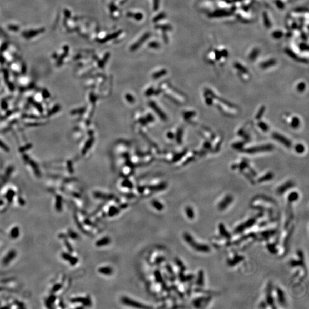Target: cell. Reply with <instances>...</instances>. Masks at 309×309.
Returning <instances> with one entry per match:
<instances>
[{
	"mask_svg": "<svg viewBox=\"0 0 309 309\" xmlns=\"http://www.w3.org/2000/svg\"><path fill=\"white\" fill-rule=\"evenodd\" d=\"M183 238L189 246L196 251L202 253H208L211 251V248L208 246H207V245L202 244V243L196 242L192 235L188 232L184 233Z\"/></svg>",
	"mask_w": 309,
	"mask_h": 309,
	"instance_id": "6da1fadb",
	"label": "cell"
},
{
	"mask_svg": "<svg viewBox=\"0 0 309 309\" xmlns=\"http://www.w3.org/2000/svg\"><path fill=\"white\" fill-rule=\"evenodd\" d=\"M121 301L124 305L129 306H131V307H135V308H152L149 306H148L144 305L142 303H139V302H138L136 301H134V300H132V299H131V298L127 297H123L121 298Z\"/></svg>",
	"mask_w": 309,
	"mask_h": 309,
	"instance_id": "7a4b0ae2",
	"label": "cell"
},
{
	"mask_svg": "<svg viewBox=\"0 0 309 309\" xmlns=\"http://www.w3.org/2000/svg\"><path fill=\"white\" fill-rule=\"evenodd\" d=\"M283 119H287L288 121H288L287 124L288 125L289 127H291L293 129H297V128L300 127V126L301 124V120L298 116H291L290 114H286L285 116L283 117Z\"/></svg>",
	"mask_w": 309,
	"mask_h": 309,
	"instance_id": "3957f363",
	"label": "cell"
},
{
	"mask_svg": "<svg viewBox=\"0 0 309 309\" xmlns=\"http://www.w3.org/2000/svg\"><path fill=\"white\" fill-rule=\"evenodd\" d=\"M234 200V198L231 195H226L225 198L220 202L218 205V208L219 211H225L227 208L231 205Z\"/></svg>",
	"mask_w": 309,
	"mask_h": 309,
	"instance_id": "277c9868",
	"label": "cell"
},
{
	"mask_svg": "<svg viewBox=\"0 0 309 309\" xmlns=\"http://www.w3.org/2000/svg\"><path fill=\"white\" fill-rule=\"evenodd\" d=\"M256 223V219L254 218H252L250 219H248V221H246L245 223H243L242 224L239 225L236 228L235 230V232L236 234H239V233L242 232L244 230H246L251 226L254 225Z\"/></svg>",
	"mask_w": 309,
	"mask_h": 309,
	"instance_id": "5b68a950",
	"label": "cell"
},
{
	"mask_svg": "<svg viewBox=\"0 0 309 309\" xmlns=\"http://www.w3.org/2000/svg\"><path fill=\"white\" fill-rule=\"evenodd\" d=\"M210 301H211V297H199L193 300L192 304L196 308L205 307Z\"/></svg>",
	"mask_w": 309,
	"mask_h": 309,
	"instance_id": "8992f818",
	"label": "cell"
},
{
	"mask_svg": "<svg viewBox=\"0 0 309 309\" xmlns=\"http://www.w3.org/2000/svg\"><path fill=\"white\" fill-rule=\"evenodd\" d=\"M272 137H273L274 139H275L277 141H278L279 143L283 144V145L287 148H289L291 145V141L289 140V139H288L287 137H286L285 136L283 135V134L275 132L273 134Z\"/></svg>",
	"mask_w": 309,
	"mask_h": 309,
	"instance_id": "52a82bcc",
	"label": "cell"
},
{
	"mask_svg": "<svg viewBox=\"0 0 309 309\" xmlns=\"http://www.w3.org/2000/svg\"><path fill=\"white\" fill-rule=\"evenodd\" d=\"M294 186V183L293 182H292L291 180H289V181L283 184V185H281L280 187H279L277 190V191L278 194L281 195L285 193L287 190L292 188Z\"/></svg>",
	"mask_w": 309,
	"mask_h": 309,
	"instance_id": "ba28073f",
	"label": "cell"
},
{
	"mask_svg": "<svg viewBox=\"0 0 309 309\" xmlns=\"http://www.w3.org/2000/svg\"><path fill=\"white\" fill-rule=\"evenodd\" d=\"M266 301L267 303L270 305L272 308H275L274 306V300L273 297L272 295V289L271 286L269 285L267 288V291H266Z\"/></svg>",
	"mask_w": 309,
	"mask_h": 309,
	"instance_id": "9c48e42d",
	"label": "cell"
},
{
	"mask_svg": "<svg viewBox=\"0 0 309 309\" xmlns=\"http://www.w3.org/2000/svg\"><path fill=\"white\" fill-rule=\"evenodd\" d=\"M276 292L277 294L278 297V301L281 305H285L286 303V297L284 292L281 288L277 287L276 288Z\"/></svg>",
	"mask_w": 309,
	"mask_h": 309,
	"instance_id": "30bf717a",
	"label": "cell"
},
{
	"mask_svg": "<svg viewBox=\"0 0 309 309\" xmlns=\"http://www.w3.org/2000/svg\"><path fill=\"white\" fill-rule=\"evenodd\" d=\"M72 302H81L83 303L85 306H91L92 305V301L90 298V297H88L87 298H83V297H78L75 298L72 300Z\"/></svg>",
	"mask_w": 309,
	"mask_h": 309,
	"instance_id": "8fae6325",
	"label": "cell"
},
{
	"mask_svg": "<svg viewBox=\"0 0 309 309\" xmlns=\"http://www.w3.org/2000/svg\"><path fill=\"white\" fill-rule=\"evenodd\" d=\"M219 230L220 235H221L222 237L230 240L231 238V235H230V233L228 232L227 230H226L225 225L223 223H221L219 225Z\"/></svg>",
	"mask_w": 309,
	"mask_h": 309,
	"instance_id": "7c38bea8",
	"label": "cell"
},
{
	"mask_svg": "<svg viewBox=\"0 0 309 309\" xmlns=\"http://www.w3.org/2000/svg\"><path fill=\"white\" fill-rule=\"evenodd\" d=\"M111 242V238L109 237H108V236H105V237H103L101 239L98 240L96 242V246L98 247H103V246H106L110 244Z\"/></svg>",
	"mask_w": 309,
	"mask_h": 309,
	"instance_id": "4fadbf2b",
	"label": "cell"
},
{
	"mask_svg": "<svg viewBox=\"0 0 309 309\" xmlns=\"http://www.w3.org/2000/svg\"><path fill=\"white\" fill-rule=\"evenodd\" d=\"M149 36H150L149 33H146L144 36H143V37H141L140 40L136 42V44H134L133 45H132V47H131V50L134 51V50H136V49H137L141 44H142V43L144 41H145L147 40L148 37H149Z\"/></svg>",
	"mask_w": 309,
	"mask_h": 309,
	"instance_id": "5bb4252c",
	"label": "cell"
},
{
	"mask_svg": "<svg viewBox=\"0 0 309 309\" xmlns=\"http://www.w3.org/2000/svg\"><path fill=\"white\" fill-rule=\"evenodd\" d=\"M98 271L100 274L105 275H111L113 274V270L111 267L109 266H105V267H101L98 268Z\"/></svg>",
	"mask_w": 309,
	"mask_h": 309,
	"instance_id": "9a60e30c",
	"label": "cell"
},
{
	"mask_svg": "<svg viewBox=\"0 0 309 309\" xmlns=\"http://www.w3.org/2000/svg\"><path fill=\"white\" fill-rule=\"evenodd\" d=\"M94 196L97 199H101L103 200H113L114 196L112 195H107L101 192H94Z\"/></svg>",
	"mask_w": 309,
	"mask_h": 309,
	"instance_id": "2e32d148",
	"label": "cell"
},
{
	"mask_svg": "<svg viewBox=\"0 0 309 309\" xmlns=\"http://www.w3.org/2000/svg\"><path fill=\"white\" fill-rule=\"evenodd\" d=\"M120 212V209L119 207L114 206H111L109 207V210L108 211V215L110 217H113L119 214Z\"/></svg>",
	"mask_w": 309,
	"mask_h": 309,
	"instance_id": "e0dca14e",
	"label": "cell"
},
{
	"mask_svg": "<svg viewBox=\"0 0 309 309\" xmlns=\"http://www.w3.org/2000/svg\"><path fill=\"white\" fill-rule=\"evenodd\" d=\"M243 259H244V257H243V256L238 255L236 254L234 257L232 258V259H231V260H229L228 261V264L230 266H234L237 264V263L243 261Z\"/></svg>",
	"mask_w": 309,
	"mask_h": 309,
	"instance_id": "ac0fdd59",
	"label": "cell"
},
{
	"mask_svg": "<svg viewBox=\"0 0 309 309\" xmlns=\"http://www.w3.org/2000/svg\"><path fill=\"white\" fill-rule=\"evenodd\" d=\"M205 276H204V272L202 270H200L198 272V278L196 279V284L199 286H202L203 285L205 284Z\"/></svg>",
	"mask_w": 309,
	"mask_h": 309,
	"instance_id": "d6986e66",
	"label": "cell"
},
{
	"mask_svg": "<svg viewBox=\"0 0 309 309\" xmlns=\"http://www.w3.org/2000/svg\"><path fill=\"white\" fill-rule=\"evenodd\" d=\"M275 232H276L275 230H268V231H265V232H261V236L262 237V239H267L270 238L272 235L275 234Z\"/></svg>",
	"mask_w": 309,
	"mask_h": 309,
	"instance_id": "ffe728a7",
	"label": "cell"
},
{
	"mask_svg": "<svg viewBox=\"0 0 309 309\" xmlns=\"http://www.w3.org/2000/svg\"><path fill=\"white\" fill-rule=\"evenodd\" d=\"M185 211H186V215L187 216V218H188L189 219L192 220L194 218L195 213H194V211H193V210L191 207H190V206L186 207Z\"/></svg>",
	"mask_w": 309,
	"mask_h": 309,
	"instance_id": "44dd1931",
	"label": "cell"
},
{
	"mask_svg": "<svg viewBox=\"0 0 309 309\" xmlns=\"http://www.w3.org/2000/svg\"><path fill=\"white\" fill-rule=\"evenodd\" d=\"M151 205L154 208V209H156L157 211H162V210L164 209V205L163 204L161 203L160 202L157 201L156 200H152V202H151Z\"/></svg>",
	"mask_w": 309,
	"mask_h": 309,
	"instance_id": "7402d4cb",
	"label": "cell"
},
{
	"mask_svg": "<svg viewBox=\"0 0 309 309\" xmlns=\"http://www.w3.org/2000/svg\"><path fill=\"white\" fill-rule=\"evenodd\" d=\"M299 194L297 192H292L288 196V201L290 203L294 202L298 199Z\"/></svg>",
	"mask_w": 309,
	"mask_h": 309,
	"instance_id": "603a6c76",
	"label": "cell"
},
{
	"mask_svg": "<svg viewBox=\"0 0 309 309\" xmlns=\"http://www.w3.org/2000/svg\"><path fill=\"white\" fill-rule=\"evenodd\" d=\"M154 277H155V280L156 282L158 283H162L163 282V278L162 277V275L160 271L158 270H157L154 271Z\"/></svg>",
	"mask_w": 309,
	"mask_h": 309,
	"instance_id": "cb8c5ba5",
	"label": "cell"
},
{
	"mask_svg": "<svg viewBox=\"0 0 309 309\" xmlns=\"http://www.w3.org/2000/svg\"><path fill=\"white\" fill-rule=\"evenodd\" d=\"M120 33H121V31H119V32H117L114 33H113L112 34H111L109 36H108L107 37H106V38H105L104 39V40H99V42H101V43H103V42H107V41H109V40H112V39H113V38H114L117 37V36L119 35V34Z\"/></svg>",
	"mask_w": 309,
	"mask_h": 309,
	"instance_id": "d4e9b609",
	"label": "cell"
},
{
	"mask_svg": "<svg viewBox=\"0 0 309 309\" xmlns=\"http://www.w3.org/2000/svg\"><path fill=\"white\" fill-rule=\"evenodd\" d=\"M273 176H273V174H272V173L268 172L267 174H266V175L264 176H263V177H261V178L259 179V181L258 182H265V181H267V180H271V179H272V178H273Z\"/></svg>",
	"mask_w": 309,
	"mask_h": 309,
	"instance_id": "484cf974",
	"label": "cell"
},
{
	"mask_svg": "<svg viewBox=\"0 0 309 309\" xmlns=\"http://www.w3.org/2000/svg\"><path fill=\"white\" fill-rule=\"evenodd\" d=\"M175 262L176 263V264L180 268V271L184 272L186 270V267H185V266L183 265V262L180 261L179 258H175Z\"/></svg>",
	"mask_w": 309,
	"mask_h": 309,
	"instance_id": "4316f807",
	"label": "cell"
},
{
	"mask_svg": "<svg viewBox=\"0 0 309 309\" xmlns=\"http://www.w3.org/2000/svg\"><path fill=\"white\" fill-rule=\"evenodd\" d=\"M127 16H128V17H133L136 19H137V20H140V19H141L143 18V14H141V13L133 14V13H128Z\"/></svg>",
	"mask_w": 309,
	"mask_h": 309,
	"instance_id": "83f0119b",
	"label": "cell"
},
{
	"mask_svg": "<svg viewBox=\"0 0 309 309\" xmlns=\"http://www.w3.org/2000/svg\"><path fill=\"white\" fill-rule=\"evenodd\" d=\"M267 248L268 250V251L272 254H275L278 252V250L275 248V245L274 244H268L267 245Z\"/></svg>",
	"mask_w": 309,
	"mask_h": 309,
	"instance_id": "f1b7e54d",
	"label": "cell"
},
{
	"mask_svg": "<svg viewBox=\"0 0 309 309\" xmlns=\"http://www.w3.org/2000/svg\"><path fill=\"white\" fill-rule=\"evenodd\" d=\"M18 235H19V231H18V229L17 228H14L11 231V236H12L13 238H17Z\"/></svg>",
	"mask_w": 309,
	"mask_h": 309,
	"instance_id": "f546056e",
	"label": "cell"
},
{
	"mask_svg": "<svg viewBox=\"0 0 309 309\" xmlns=\"http://www.w3.org/2000/svg\"><path fill=\"white\" fill-rule=\"evenodd\" d=\"M305 90V84L300 83L297 86V91L299 92H302Z\"/></svg>",
	"mask_w": 309,
	"mask_h": 309,
	"instance_id": "4dcf8cb0",
	"label": "cell"
},
{
	"mask_svg": "<svg viewBox=\"0 0 309 309\" xmlns=\"http://www.w3.org/2000/svg\"><path fill=\"white\" fill-rule=\"evenodd\" d=\"M295 150L297 151V152L298 153H302L303 152L305 149H304V147L301 145V144H299L297 146V147L295 148Z\"/></svg>",
	"mask_w": 309,
	"mask_h": 309,
	"instance_id": "1f68e13d",
	"label": "cell"
},
{
	"mask_svg": "<svg viewBox=\"0 0 309 309\" xmlns=\"http://www.w3.org/2000/svg\"><path fill=\"white\" fill-rule=\"evenodd\" d=\"M165 16H166L165 13H160L158 16H157L156 17L153 19V21L154 22H156L157 21H159V19H162V18L165 17Z\"/></svg>",
	"mask_w": 309,
	"mask_h": 309,
	"instance_id": "d6a6232c",
	"label": "cell"
},
{
	"mask_svg": "<svg viewBox=\"0 0 309 309\" xmlns=\"http://www.w3.org/2000/svg\"><path fill=\"white\" fill-rule=\"evenodd\" d=\"M166 270H167L168 271V272H169V273H170L171 275H173V274H174V273H173V269H172V268L171 267V266L170 265H167L166 266Z\"/></svg>",
	"mask_w": 309,
	"mask_h": 309,
	"instance_id": "836d02e7",
	"label": "cell"
},
{
	"mask_svg": "<svg viewBox=\"0 0 309 309\" xmlns=\"http://www.w3.org/2000/svg\"><path fill=\"white\" fill-rule=\"evenodd\" d=\"M70 263H71V265H75L77 263V262H78V259L77 258H76V257H73V256H72L71 259H70L69 261Z\"/></svg>",
	"mask_w": 309,
	"mask_h": 309,
	"instance_id": "e575fe53",
	"label": "cell"
},
{
	"mask_svg": "<svg viewBox=\"0 0 309 309\" xmlns=\"http://www.w3.org/2000/svg\"><path fill=\"white\" fill-rule=\"evenodd\" d=\"M84 223H85V224H86L87 225H88V226H94V227H97V226H96V225H95L94 223H93L92 222L90 221V220H89V219H85V221H84Z\"/></svg>",
	"mask_w": 309,
	"mask_h": 309,
	"instance_id": "d590c367",
	"label": "cell"
},
{
	"mask_svg": "<svg viewBox=\"0 0 309 309\" xmlns=\"http://www.w3.org/2000/svg\"><path fill=\"white\" fill-rule=\"evenodd\" d=\"M62 257H63V258L64 259H65V260H67V261H69L70 259L72 258V256L70 255L69 254H67V253H64V254H63V255H62Z\"/></svg>",
	"mask_w": 309,
	"mask_h": 309,
	"instance_id": "8d00e7d4",
	"label": "cell"
},
{
	"mask_svg": "<svg viewBox=\"0 0 309 309\" xmlns=\"http://www.w3.org/2000/svg\"><path fill=\"white\" fill-rule=\"evenodd\" d=\"M164 261H165V258L162 257V256H160V257H159L156 260V265H159V264L160 263H162V262H163Z\"/></svg>",
	"mask_w": 309,
	"mask_h": 309,
	"instance_id": "74e56055",
	"label": "cell"
},
{
	"mask_svg": "<svg viewBox=\"0 0 309 309\" xmlns=\"http://www.w3.org/2000/svg\"><path fill=\"white\" fill-rule=\"evenodd\" d=\"M128 207V203H123V204H120L119 206V208L120 210H123V209H126V208H127Z\"/></svg>",
	"mask_w": 309,
	"mask_h": 309,
	"instance_id": "f35d334b",
	"label": "cell"
},
{
	"mask_svg": "<svg viewBox=\"0 0 309 309\" xmlns=\"http://www.w3.org/2000/svg\"><path fill=\"white\" fill-rule=\"evenodd\" d=\"M104 206V204H103H103H101V205H100L99 206H98V207L97 208V209H96V210H95V211L93 212V215H96V213L98 212V211H100L101 209V208L103 207Z\"/></svg>",
	"mask_w": 309,
	"mask_h": 309,
	"instance_id": "ab89813d",
	"label": "cell"
},
{
	"mask_svg": "<svg viewBox=\"0 0 309 309\" xmlns=\"http://www.w3.org/2000/svg\"><path fill=\"white\" fill-rule=\"evenodd\" d=\"M149 47L151 48H157L159 47V44H157V42H151V43L149 44Z\"/></svg>",
	"mask_w": 309,
	"mask_h": 309,
	"instance_id": "60d3db41",
	"label": "cell"
},
{
	"mask_svg": "<svg viewBox=\"0 0 309 309\" xmlns=\"http://www.w3.org/2000/svg\"><path fill=\"white\" fill-rule=\"evenodd\" d=\"M156 28H160V29H171V27H170L168 25H165V26H163V25H160V26H157Z\"/></svg>",
	"mask_w": 309,
	"mask_h": 309,
	"instance_id": "b9f144b4",
	"label": "cell"
},
{
	"mask_svg": "<svg viewBox=\"0 0 309 309\" xmlns=\"http://www.w3.org/2000/svg\"><path fill=\"white\" fill-rule=\"evenodd\" d=\"M0 147H1V148H2L4 149H5V151H8L9 150L8 149V148L7 147H6L5 145H4V144L3 143H2L1 141H0Z\"/></svg>",
	"mask_w": 309,
	"mask_h": 309,
	"instance_id": "7bdbcfd3",
	"label": "cell"
}]
</instances>
